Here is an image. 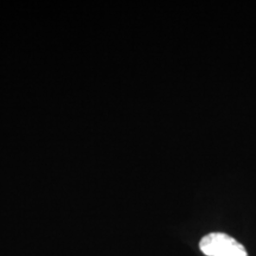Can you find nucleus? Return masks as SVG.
<instances>
[{
  "label": "nucleus",
  "instance_id": "f257e3e1",
  "mask_svg": "<svg viewBox=\"0 0 256 256\" xmlns=\"http://www.w3.org/2000/svg\"><path fill=\"white\" fill-rule=\"evenodd\" d=\"M215 256H249V254L244 246L241 242H238V240H235L229 247H226L224 250L220 252Z\"/></svg>",
  "mask_w": 256,
  "mask_h": 256
}]
</instances>
